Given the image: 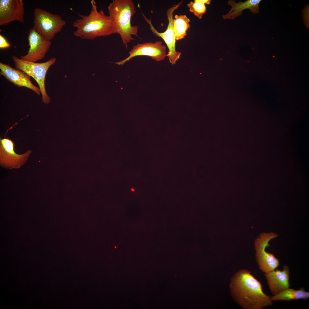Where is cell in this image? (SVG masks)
Segmentation results:
<instances>
[{
	"mask_svg": "<svg viewBox=\"0 0 309 309\" xmlns=\"http://www.w3.org/2000/svg\"><path fill=\"white\" fill-rule=\"evenodd\" d=\"M230 287L233 299L243 308L262 309L272 304L271 297L263 291L261 283L247 270L234 274Z\"/></svg>",
	"mask_w": 309,
	"mask_h": 309,
	"instance_id": "1",
	"label": "cell"
},
{
	"mask_svg": "<svg viewBox=\"0 0 309 309\" xmlns=\"http://www.w3.org/2000/svg\"><path fill=\"white\" fill-rule=\"evenodd\" d=\"M92 9L88 15L79 14L81 18L76 20L73 25L76 29L74 34L82 39L93 40L97 37L109 36L113 33L112 21L103 10L98 11L96 3L91 1Z\"/></svg>",
	"mask_w": 309,
	"mask_h": 309,
	"instance_id": "2",
	"label": "cell"
},
{
	"mask_svg": "<svg viewBox=\"0 0 309 309\" xmlns=\"http://www.w3.org/2000/svg\"><path fill=\"white\" fill-rule=\"evenodd\" d=\"M131 0H113L108 7L112 24L113 33L119 34L126 48L128 44L135 40L132 35L138 37V26L131 25L132 17L136 11Z\"/></svg>",
	"mask_w": 309,
	"mask_h": 309,
	"instance_id": "3",
	"label": "cell"
},
{
	"mask_svg": "<svg viewBox=\"0 0 309 309\" xmlns=\"http://www.w3.org/2000/svg\"><path fill=\"white\" fill-rule=\"evenodd\" d=\"M12 58L16 69L23 71L36 81L41 92L43 102L48 104L50 98L45 90V76L49 68L56 62V58H53L45 62L36 63L25 60L15 56H12Z\"/></svg>",
	"mask_w": 309,
	"mask_h": 309,
	"instance_id": "4",
	"label": "cell"
},
{
	"mask_svg": "<svg viewBox=\"0 0 309 309\" xmlns=\"http://www.w3.org/2000/svg\"><path fill=\"white\" fill-rule=\"evenodd\" d=\"M33 28L40 35L49 40L60 31L66 21L57 14H54L39 8L34 11Z\"/></svg>",
	"mask_w": 309,
	"mask_h": 309,
	"instance_id": "5",
	"label": "cell"
},
{
	"mask_svg": "<svg viewBox=\"0 0 309 309\" xmlns=\"http://www.w3.org/2000/svg\"><path fill=\"white\" fill-rule=\"evenodd\" d=\"M277 236V234L272 232L263 233L255 241L256 260L260 269L265 273L275 270L279 265V260L274 254L266 251V248L269 246L270 241Z\"/></svg>",
	"mask_w": 309,
	"mask_h": 309,
	"instance_id": "6",
	"label": "cell"
},
{
	"mask_svg": "<svg viewBox=\"0 0 309 309\" xmlns=\"http://www.w3.org/2000/svg\"><path fill=\"white\" fill-rule=\"evenodd\" d=\"M182 2V1L177 4L174 5L167 10V14L169 23L166 30L162 33L158 32L153 26L150 19H148L142 13L146 21L150 25V29L153 33L156 36L161 37L166 44L169 50L167 56L168 57L170 63L173 65L176 64L181 53L176 50V40L173 28V13L174 11L181 5Z\"/></svg>",
	"mask_w": 309,
	"mask_h": 309,
	"instance_id": "7",
	"label": "cell"
},
{
	"mask_svg": "<svg viewBox=\"0 0 309 309\" xmlns=\"http://www.w3.org/2000/svg\"><path fill=\"white\" fill-rule=\"evenodd\" d=\"M31 153L29 150L22 154H18L14 150V142L8 138L0 139V164L7 169L19 168L27 161Z\"/></svg>",
	"mask_w": 309,
	"mask_h": 309,
	"instance_id": "8",
	"label": "cell"
},
{
	"mask_svg": "<svg viewBox=\"0 0 309 309\" xmlns=\"http://www.w3.org/2000/svg\"><path fill=\"white\" fill-rule=\"evenodd\" d=\"M127 58L115 64L122 66L132 58L141 56L150 57L157 61L163 60L167 56L166 47L160 41L138 43L133 46Z\"/></svg>",
	"mask_w": 309,
	"mask_h": 309,
	"instance_id": "9",
	"label": "cell"
},
{
	"mask_svg": "<svg viewBox=\"0 0 309 309\" xmlns=\"http://www.w3.org/2000/svg\"><path fill=\"white\" fill-rule=\"evenodd\" d=\"M28 40L29 48L27 53L20 58L34 62L43 58L51 45L50 41L40 35L33 28L29 30Z\"/></svg>",
	"mask_w": 309,
	"mask_h": 309,
	"instance_id": "10",
	"label": "cell"
},
{
	"mask_svg": "<svg viewBox=\"0 0 309 309\" xmlns=\"http://www.w3.org/2000/svg\"><path fill=\"white\" fill-rule=\"evenodd\" d=\"M24 3L22 0H0V25L12 22H24Z\"/></svg>",
	"mask_w": 309,
	"mask_h": 309,
	"instance_id": "11",
	"label": "cell"
},
{
	"mask_svg": "<svg viewBox=\"0 0 309 309\" xmlns=\"http://www.w3.org/2000/svg\"><path fill=\"white\" fill-rule=\"evenodd\" d=\"M0 75L8 81L18 86L28 88L39 95V88L34 85L30 80V76L23 71L15 69L9 65L0 62Z\"/></svg>",
	"mask_w": 309,
	"mask_h": 309,
	"instance_id": "12",
	"label": "cell"
},
{
	"mask_svg": "<svg viewBox=\"0 0 309 309\" xmlns=\"http://www.w3.org/2000/svg\"><path fill=\"white\" fill-rule=\"evenodd\" d=\"M290 269L286 265L283 266L282 271L276 269L265 273L268 286L271 292L274 295L290 288Z\"/></svg>",
	"mask_w": 309,
	"mask_h": 309,
	"instance_id": "13",
	"label": "cell"
},
{
	"mask_svg": "<svg viewBox=\"0 0 309 309\" xmlns=\"http://www.w3.org/2000/svg\"><path fill=\"white\" fill-rule=\"evenodd\" d=\"M261 0H247L242 2L240 1L236 3L235 0H229L227 1L228 5L231 8L229 12L222 17L224 19H234L242 14L244 10L249 9L254 14L259 13V4Z\"/></svg>",
	"mask_w": 309,
	"mask_h": 309,
	"instance_id": "14",
	"label": "cell"
},
{
	"mask_svg": "<svg viewBox=\"0 0 309 309\" xmlns=\"http://www.w3.org/2000/svg\"><path fill=\"white\" fill-rule=\"evenodd\" d=\"M309 297V292L305 291L303 288L298 290H295L289 288L271 297L272 301H290L299 299L306 300Z\"/></svg>",
	"mask_w": 309,
	"mask_h": 309,
	"instance_id": "15",
	"label": "cell"
},
{
	"mask_svg": "<svg viewBox=\"0 0 309 309\" xmlns=\"http://www.w3.org/2000/svg\"><path fill=\"white\" fill-rule=\"evenodd\" d=\"M173 21V28L176 40L184 38L187 31L190 27V19L186 15H176Z\"/></svg>",
	"mask_w": 309,
	"mask_h": 309,
	"instance_id": "16",
	"label": "cell"
},
{
	"mask_svg": "<svg viewBox=\"0 0 309 309\" xmlns=\"http://www.w3.org/2000/svg\"><path fill=\"white\" fill-rule=\"evenodd\" d=\"M211 1V0H195L193 2L191 1L188 4L187 6L189 11L201 19L207 11L205 4H209Z\"/></svg>",
	"mask_w": 309,
	"mask_h": 309,
	"instance_id": "17",
	"label": "cell"
},
{
	"mask_svg": "<svg viewBox=\"0 0 309 309\" xmlns=\"http://www.w3.org/2000/svg\"><path fill=\"white\" fill-rule=\"evenodd\" d=\"M302 17L305 25L309 28V6L308 4L306 5L302 11Z\"/></svg>",
	"mask_w": 309,
	"mask_h": 309,
	"instance_id": "18",
	"label": "cell"
},
{
	"mask_svg": "<svg viewBox=\"0 0 309 309\" xmlns=\"http://www.w3.org/2000/svg\"><path fill=\"white\" fill-rule=\"evenodd\" d=\"M10 44L5 38L2 35H0V48L4 49L9 47Z\"/></svg>",
	"mask_w": 309,
	"mask_h": 309,
	"instance_id": "19",
	"label": "cell"
},
{
	"mask_svg": "<svg viewBox=\"0 0 309 309\" xmlns=\"http://www.w3.org/2000/svg\"><path fill=\"white\" fill-rule=\"evenodd\" d=\"M132 191H134V190L133 189H132Z\"/></svg>",
	"mask_w": 309,
	"mask_h": 309,
	"instance_id": "20",
	"label": "cell"
}]
</instances>
